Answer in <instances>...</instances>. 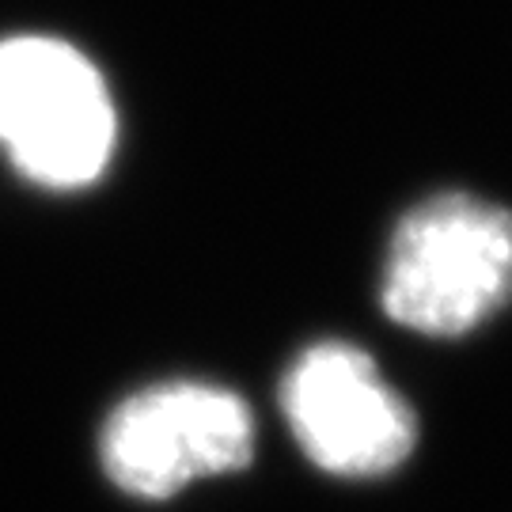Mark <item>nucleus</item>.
Masks as SVG:
<instances>
[{
	"label": "nucleus",
	"mask_w": 512,
	"mask_h": 512,
	"mask_svg": "<svg viewBox=\"0 0 512 512\" xmlns=\"http://www.w3.org/2000/svg\"><path fill=\"white\" fill-rule=\"evenodd\" d=\"M107 478L141 501H167L190 482L243 471L255 456V421L236 391L160 384L129 395L103 425Z\"/></svg>",
	"instance_id": "obj_3"
},
{
	"label": "nucleus",
	"mask_w": 512,
	"mask_h": 512,
	"mask_svg": "<svg viewBox=\"0 0 512 512\" xmlns=\"http://www.w3.org/2000/svg\"><path fill=\"white\" fill-rule=\"evenodd\" d=\"M512 300V213L475 194L414 205L387 251L384 311L418 334H467Z\"/></svg>",
	"instance_id": "obj_1"
},
{
	"label": "nucleus",
	"mask_w": 512,
	"mask_h": 512,
	"mask_svg": "<svg viewBox=\"0 0 512 512\" xmlns=\"http://www.w3.org/2000/svg\"><path fill=\"white\" fill-rule=\"evenodd\" d=\"M118 118L107 80L50 35L0 42V145L38 186L76 190L110 164Z\"/></svg>",
	"instance_id": "obj_2"
},
{
	"label": "nucleus",
	"mask_w": 512,
	"mask_h": 512,
	"mask_svg": "<svg viewBox=\"0 0 512 512\" xmlns=\"http://www.w3.org/2000/svg\"><path fill=\"white\" fill-rule=\"evenodd\" d=\"M304 456L338 478H380L410 459L414 410L380 376L372 357L346 342H319L296 357L281 387Z\"/></svg>",
	"instance_id": "obj_4"
}]
</instances>
